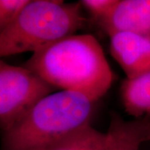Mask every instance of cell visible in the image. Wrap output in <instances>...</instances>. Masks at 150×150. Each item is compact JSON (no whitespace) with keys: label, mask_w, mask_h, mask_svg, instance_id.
I'll return each mask as SVG.
<instances>
[{"label":"cell","mask_w":150,"mask_h":150,"mask_svg":"<svg viewBox=\"0 0 150 150\" xmlns=\"http://www.w3.org/2000/svg\"><path fill=\"white\" fill-rule=\"evenodd\" d=\"M23 66L54 88L79 93L93 102L114 79L101 45L90 34L65 38L33 54Z\"/></svg>","instance_id":"6da1fadb"},{"label":"cell","mask_w":150,"mask_h":150,"mask_svg":"<svg viewBox=\"0 0 150 150\" xmlns=\"http://www.w3.org/2000/svg\"><path fill=\"white\" fill-rule=\"evenodd\" d=\"M72 91L45 97L3 134V150H46L90 124L93 103Z\"/></svg>","instance_id":"7a4b0ae2"},{"label":"cell","mask_w":150,"mask_h":150,"mask_svg":"<svg viewBox=\"0 0 150 150\" xmlns=\"http://www.w3.org/2000/svg\"><path fill=\"white\" fill-rule=\"evenodd\" d=\"M87 19L80 3L30 0L19 16L0 31V55L33 54L74 35Z\"/></svg>","instance_id":"3957f363"},{"label":"cell","mask_w":150,"mask_h":150,"mask_svg":"<svg viewBox=\"0 0 150 150\" xmlns=\"http://www.w3.org/2000/svg\"><path fill=\"white\" fill-rule=\"evenodd\" d=\"M54 87L33 70L0 62V126L4 132L24 117Z\"/></svg>","instance_id":"277c9868"},{"label":"cell","mask_w":150,"mask_h":150,"mask_svg":"<svg viewBox=\"0 0 150 150\" xmlns=\"http://www.w3.org/2000/svg\"><path fill=\"white\" fill-rule=\"evenodd\" d=\"M110 52L127 79H134L150 72V38L134 33H110Z\"/></svg>","instance_id":"5b68a950"},{"label":"cell","mask_w":150,"mask_h":150,"mask_svg":"<svg viewBox=\"0 0 150 150\" xmlns=\"http://www.w3.org/2000/svg\"><path fill=\"white\" fill-rule=\"evenodd\" d=\"M98 23L108 35L125 31L150 38V0H118L112 12Z\"/></svg>","instance_id":"8992f818"},{"label":"cell","mask_w":150,"mask_h":150,"mask_svg":"<svg viewBox=\"0 0 150 150\" xmlns=\"http://www.w3.org/2000/svg\"><path fill=\"white\" fill-rule=\"evenodd\" d=\"M149 118L124 120L118 114L111 116L104 150H139L146 142V131Z\"/></svg>","instance_id":"52a82bcc"},{"label":"cell","mask_w":150,"mask_h":150,"mask_svg":"<svg viewBox=\"0 0 150 150\" xmlns=\"http://www.w3.org/2000/svg\"><path fill=\"white\" fill-rule=\"evenodd\" d=\"M125 111L138 119L150 118V72L134 79H126L121 86Z\"/></svg>","instance_id":"ba28073f"},{"label":"cell","mask_w":150,"mask_h":150,"mask_svg":"<svg viewBox=\"0 0 150 150\" xmlns=\"http://www.w3.org/2000/svg\"><path fill=\"white\" fill-rule=\"evenodd\" d=\"M108 134L86 125L46 150H104Z\"/></svg>","instance_id":"9c48e42d"},{"label":"cell","mask_w":150,"mask_h":150,"mask_svg":"<svg viewBox=\"0 0 150 150\" xmlns=\"http://www.w3.org/2000/svg\"><path fill=\"white\" fill-rule=\"evenodd\" d=\"M30 0H1L0 1V28L10 25L15 21Z\"/></svg>","instance_id":"30bf717a"},{"label":"cell","mask_w":150,"mask_h":150,"mask_svg":"<svg viewBox=\"0 0 150 150\" xmlns=\"http://www.w3.org/2000/svg\"><path fill=\"white\" fill-rule=\"evenodd\" d=\"M118 0H82L80 4L84 7L97 23L101 21L112 12Z\"/></svg>","instance_id":"8fae6325"},{"label":"cell","mask_w":150,"mask_h":150,"mask_svg":"<svg viewBox=\"0 0 150 150\" xmlns=\"http://www.w3.org/2000/svg\"><path fill=\"white\" fill-rule=\"evenodd\" d=\"M145 141H146V142L150 141V119L149 120L148 126H147V131H146V138H145Z\"/></svg>","instance_id":"7c38bea8"}]
</instances>
